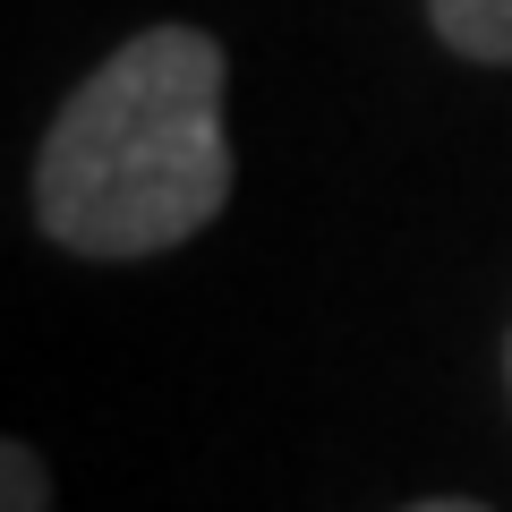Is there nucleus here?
<instances>
[{"label":"nucleus","instance_id":"1","mask_svg":"<svg viewBox=\"0 0 512 512\" xmlns=\"http://www.w3.org/2000/svg\"><path fill=\"white\" fill-rule=\"evenodd\" d=\"M231 52L205 26L128 35L60 103L35 154V222L52 248L120 265L197 239L231 205Z\"/></svg>","mask_w":512,"mask_h":512},{"label":"nucleus","instance_id":"3","mask_svg":"<svg viewBox=\"0 0 512 512\" xmlns=\"http://www.w3.org/2000/svg\"><path fill=\"white\" fill-rule=\"evenodd\" d=\"M0 512H52V478L35 444H0Z\"/></svg>","mask_w":512,"mask_h":512},{"label":"nucleus","instance_id":"5","mask_svg":"<svg viewBox=\"0 0 512 512\" xmlns=\"http://www.w3.org/2000/svg\"><path fill=\"white\" fill-rule=\"evenodd\" d=\"M504 367H512V350H504Z\"/></svg>","mask_w":512,"mask_h":512},{"label":"nucleus","instance_id":"2","mask_svg":"<svg viewBox=\"0 0 512 512\" xmlns=\"http://www.w3.org/2000/svg\"><path fill=\"white\" fill-rule=\"evenodd\" d=\"M427 18H436V35L453 52L512 69V0H427Z\"/></svg>","mask_w":512,"mask_h":512},{"label":"nucleus","instance_id":"4","mask_svg":"<svg viewBox=\"0 0 512 512\" xmlns=\"http://www.w3.org/2000/svg\"><path fill=\"white\" fill-rule=\"evenodd\" d=\"M402 512H487V504H470V495H427V504H402Z\"/></svg>","mask_w":512,"mask_h":512}]
</instances>
